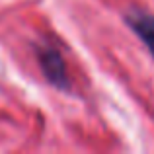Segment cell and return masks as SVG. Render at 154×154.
<instances>
[{
  "label": "cell",
  "instance_id": "obj_1",
  "mask_svg": "<svg viewBox=\"0 0 154 154\" xmlns=\"http://www.w3.org/2000/svg\"><path fill=\"white\" fill-rule=\"evenodd\" d=\"M39 63H41L43 74L47 76V80L53 84V86L60 88H68V76H66V66H64L63 57L59 55L55 49L47 47L39 53Z\"/></svg>",
  "mask_w": 154,
  "mask_h": 154
},
{
  "label": "cell",
  "instance_id": "obj_2",
  "mask_svg": "<svg viewBox=\"0 0 154 154\" xmlns=\"http://www.w3.org/2000/svg\"><path fill=\"white\" fill-rule=\"evenodd\" d=\"M127 23L131 26V29L144 41V45L148 47V51L154 55V18L144 12H133L127 16Z\"/></svg>",
  "mask_w": 154,
  "mask_h": 154
}]
</instances>
